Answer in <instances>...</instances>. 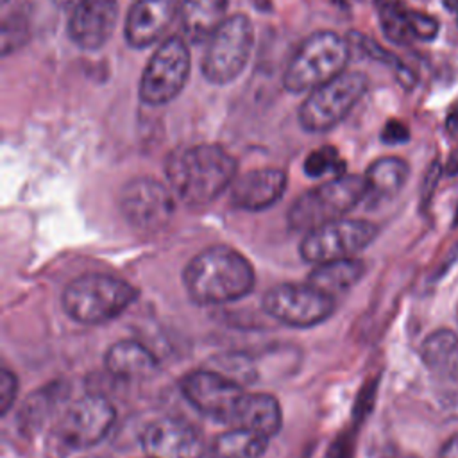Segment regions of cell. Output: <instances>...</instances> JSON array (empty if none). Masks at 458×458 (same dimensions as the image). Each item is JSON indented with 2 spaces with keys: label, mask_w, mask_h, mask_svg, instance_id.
I'll use <instances>...</instances> for the list:
<instances>
[{
  "label": "cell",
  "mask_w": 458,
  "mask_h": 458,
  "mask_svg": "<svg viewBox=\"0 0 458 458\" xmlns=\"http://www.w3.org/2000/svg\"><path fill=\"white\" fill-rule=\"evenodd\" d=\"M229 0H182L179 5L186 41L206 43L227 18Z\"/></svg>",
  "instance_id": "ffe728a7"
},
{
  "label": "cell",
  "mask_w": 458,
  "mask_h": 458,
  "mask_svg": "<svg viewBox=\"0 0 458 458\" xmlns=\"http://www.w3.org/2000/svg\"><path fill=\"white\" fill-rule=\"evenodd\" d=\"M145 458H148V456H145Z\"/></svg>",
  "instance_id": "8d00e7d4"
},
{
  "label": "cell",
  "mask_w": 458,
  "mask_h": 458,
  "mask_svg": "<svg viewBox=\"0 0 458 458\" xmlns=\"http://www.w3.org/2000/svg\"><path fill=\"white\" fill-rule=\"evenodd\" d=\"M116 411L113 404L97 394L75 399L64 408L50 431L55 451H79L97 445L111 431Z\"/></svg>",
  "instance_id": "ba28073f"
},
{
  "label": "cell",
  "mask_w": 458,
  "mask_h": 458,
  "mask_svg": "<svg viewBox=\"0 0 458 458\" xmlns=\"http://www.w3.org/2000/svg\"><path fill=\"white\" fill-rule=\"evenodd\" d=\"M141 447L148 458H200L204 451L199 429L175 417L150 422L143 429Z\"/></svg>",
  "instance_id": "5bb4252c"
},
{
  "label": "cell",
  "mask_w": 458,
  "mask_h": 458,
  "mask_svg": "<svg viewBox=\"0 0 458 458\" xmlns=\"http://www.w3.org/2000/svg\"><path fill=\"white\" fill-rule=\"evenodd\" d=\"M179 5L177 0H136L125 16L127 45L138 50L154 45L179 14Z\"/></svg>",
  "instance_id": "2e32d148"
},
{
  "label": "cell",
  "mask_w": 458,
  "mask_h": 458,
  "mask_svg": "<svg viewBox=\"0 0 458 458\" xmlns=\"http://www.w3.org/2000/svg\"><path fill=\"white\" fill-rule=\"evenodd\" d=\"M445 5L456 14V21H458V0H445Z\"/></svg>",
  "instance_id": "e575fe53"
},
{
  "label": "cell",
  "mask_w": 458,
  "mask_h": 458,
  "mask_svg": "<svg viewBox=\"0 0 458 458\" xmlns=\"http://www.w3.org/2000/svg\"><path fill=\"white\" fill-rule=\"evenodd\" d=\"M420 356L431 374L445 381H458V336L453 331H433L422 342Z\"/></svg>",
  "instance_id": "7402d4cb"
},
{
  "label": "cell",
  "mask_w": 458,
  "mask_h": 458,
  "mask_svg": "<svg viewBox=\"0 0 458 458\" xmlns=\"http://www.w3.org/2000/svg\"><path fill=\"white\" fill-rule=\"evenodd\" d=\"M29 38V21L20 13L5 14L2 23V54L7 55L21 47Z\"/></svg>",
  "instance_id": "f1b7e54d"
},
{
  "label": "cell",
  "mask_w": 458,
  "mask_h": 458,
  "mask_svg": "<svg viewBox=\"0 0 458 458\" xmlns=\"http://www.w3.org/2000/svg\"><path fill=\"white\" fill-rule=\"evenodd\" d=\"M367 199L365 175L344 174L308 190L297 197L288 211L292 229L310 231L327 222L340 220L358 202Z\"/></svg>",
  "instance_id": "5b68a950"
},
{
  "label": "cell",
  "mask_w": 458,
  "mask_h": 458,
  "mask_svg": "<svg viewBox=\"0 0 458 458\" xmlns=\"http://www.w3.org/2000/svg\"><path fill=\"white\" fill-rule=\"evenodd\" d=\"M377 234V227L367 220L340 218L306 231L299 245L302 259L313 265L354 258Z\"/></svg>",
  "instance_id": "8fae6325"
},
{
  "label": "cell",
  "mask_w": 458,
  "mask_h": 458,
  "mask_svg": "<svg viewBox=\"0 0 458 458\" xmlns=\"http://www.w3.org/2000/svg\"><path fill=\"white\" fill-rule=\"evenodd\" d=\"M447 127L451 132L458 134V106L449 113V118H447Z\"/></svg>",
  "instance_id": "d6a6232c"
},
{
  "label": "cell",
  "mask_w": 458,
  "mask_h": 458,
  "mask_svg": "<svg viewBox=\"0 0 458 458\" xmlns=\"http://www.w3.org/2000/svg\"><path fill=\"white\" fill-rule=\"evenodd\" d=\"M120 211L127 224L140 234L161 233L175 211L170 186L152 177H136L120 191Z\"/></svg>",
  "instance_id": "30bf717a"
},
{
  "label": "cell",
  "mask_w": 458,
  "mask_h": 458,
  "mask_svg": "<svg viewBox=\"0 0 458 458\" xmlns=\"http://www.w3.org/2000/svg\"><path fill=\"white\" fill-rule=\"evenodd\" d=\"M286 174L281 168H258L236 177L229 190L231 204L245 211H261L274 206L286 190Z\"/></svg>",
  "instance_id": "ac0fdd59"
},
{
  "label": "cell",
  "mask_w": 458,
  "mask_h": 458,
  "mask_svg": "<svg viewBox=\"0 0 458 458\" xmlns=\"http://www.w3.org/2000/svg\"><path fill=\"white\" fill-rule=\"evenodd\" d=\"M184 399L202 415L233 424L238 406L247 394L243 386L215 369H199L181 379Z\"/></svg>",
  "instance_id": "4fadbf2b"
},
{
  "label": "cell",
  "mask_w": 458,
  "mask_h": 458,
  "mask_svg": "<svg viewBox=\"0 0 458 458\" xmlns=\"http://www.w3.org/2000/svg\"><path fill=\"white\" fill-rule=\"evenodd\" d=\"M54 4H57V5H61V7H64V9H72L79 0H52Z\"/></svg>",
  "instance_id": "836d02e7"
},
{
  "label": "cell",
  "mask_w": 458,
  "mask_h": 458,
  "mask_svg": "<svg viewBox=\"0 0 458 458\" xmlns=\"http://www.w3.org/2000/svg\"><path fill=\"white\" fill-rule=\"evenodd\" d=\"M351 57V43L333 32L310 34L295 50L283 73V86L290 93L311 91L345 72Z\"/></svg>",
  "instance_id": "277c9868"
},
{
  "label": "cell",
  "mask_w": 458,
  "mask_h": 458,
  "mask_svg": "<svg viewBox=\"0 0 458 458\" xmlns=\"http://www.w3.org/2000/svg\"><path fill=\"white\" fill-rule=\"evenodd\" d=\"M136 299L132 284L122 277L89 272L70 281L61 304L70 318L79 324H104L123 313Z\"/></svg>",
  "instance_id": "3957f363"
},
{
  "label": "cell",
  "mask_w": 458,
  "mask_h": 458,
  "mask_svg": "<svg viewBox=\"0 0 458 458\" xmlns=\"http://www.w3.org/2000/svg\"><path fill=\"white\" fill-rule=\"evenodd\" d=\"M381 140L388 145H399L410 140V131L403 122L388 120L381 131Z\"/></svg>",
  "instance_id": "4dcf8cb0"
},
{
  "label": "cell",
  "mask_w": 458,
  "mask_h": 458,
  "mask_svg": "<svg viewBox=\"0 0 458 458\" xmlns=\"http://www.w3.org/2000/svg\"><path fill=\"white\" fill-rule=\"evenodd\" d=\"M377 18L386 39L397 45L431 41L438 34V20L404 5L401 0H377Z\"/></svg>",
  "instance_id": "e0dca14e"
},
{
  "label": "cell",
  "mask_w": 458,
  "mask_h": 458,
  "mask_svg": "<svg viewBox=\"0 0 458 458\" xmlns=\"http://www.w3.org/2000/svg\"><path fill=\"white\" fill-rule=\"evenodd\" d=\"M263 310L281 324L292 327H311L326 320L335 310V297L313 284L283 283L263 295Z\"/></svg>",
  "instance_id": "7c38bea8"
},
{
  "label": "cell",
  "mask_w": 458,
  "mask_h": 458,
  "mask_svg": "<svg viewBox=\"0 0 458 458\" xmlns=\"http://www.w3.org/2000/svg\"><path fill=\"white\" fill-rule=\"evenodd\" d=\"M215 370L222 372L224 376L240 383L242 386L256 381V377H258V369H256L254 361L243 354H227V356L220 358Z\"/></svg>",
  "instance_id": "83f0119b"
},
{
  "label": "cell",
  "mask_w": 458,
  "mask_h": 458,
  "mask_svg": "<svg viewBox=\"0 0 458 458\" xmlns=\"http://www.w3.org/2000/svg\"><path fill=\"white\" fill-rule=\"evenodd\" d=\"M4 2H7V0H4Z\"/></svg>",
  "instance_id": "d590c367"
},
{
  "label": "cell",
  "mask_w": 458,
  "mask_h": 458,
  "mask_svg": "<svg viewBox=\"0 0 458 458\" xmlns=\"http://www.w3.org/2000/svg\"><path fill=\"white\" fill-rule=\"evenodd\" d=\"M408 172V165L401 157L385 156L376 159L365 172L367 199L374 202L392 199L404 186Z\"/></svg>",
  "instance_id": "603a6c76"
},
{
  "label": "cell",
  "mask_w": 458,
  "mask_h": 458,
  "mask_svg": "<svg viewBox=\"0 0 458 458\" xmlns=\"http://www.w3.org/2000/svg\"><path fill=\"white\" fill-rule=\"evenodd\" d=\"M254 47V27L249 16L236 13L206 41L200 70L208 82L224 86L233 82L247 66Z\"/></svg>",
  "instance_id": "8992f818"
},
{
  "label": "cell",
  "mask_w": 458,
  "mask_h": 458,
  "mask_svg": "<svg viewBox=\"0 0 458 458\" xmlns=\"http://www.w3.org/2000/svg\"><path fill=\"white\" fill-rule=\"evenodd\" d=\"M250 261L238 250L215 245L195 254L182 270V283L197 304H225L245 297L254 288Z\"/></svg>",
  "instance_id": "7a4b0ae2"
},
{
  "label": "cell",
  "mask_w": 458,
  "mask_h": 458,
  "mask_svg": "<svg viewBox=\"0 0 458 458\" xmlns=\"http://www.w3.org/2000/svg\"><path fill=\"white\" fill-rule=\"evenodd\" d=\"M365 265L361 259H358L356 256L344 258L315 265V268L308 276V283L322 290L324 293L335 297L354 286L361 279Z\"/></svg>",
  "instance_id": "cb8c5ba5"
},
{
  "label": "cell",
  "mask_w": 458,
  "mask_h": 458,
  "mask_svg": "<svg viewBox=\"0 0 458 458\" xmlns=\"http://www.w3.org/2000/svg\"><path fill=\"white\" fill-rule=\"evenodd\" d=\"M369 79L361 72H342L311 89L299 107V123L308 132H326L336 127L367 93Z\"/></svg>",
  "instance_id": "52a82bcc"
},
{
  "label": "cell",
  "mask_w": 458,
  "mask_h": 458,
  "mask_svg": "<svg viewBox=\"0 0 458 458\" xmlns=\"http://www.w3.org/2000/svg\"><path fill=\"white\" fill-rule=\"evenodd\" d=\"M165 175L181 202L200 208L231 188L236 179V159L215 143L191 145L166 157Z\"/></svg>",
  "instance_id": "6da1fadb"
},
{
  "label": "cell",
  "mask_w": 458,
  "mask_h": 458,
  "mask_svg": "<svg viewBox=\"0 0 458 458\" xmlns=\"http://www.w3.org/2000/svg\"><path fill=\"white\" fill-rule=\"evenodd\" d=\"M440 458H458V433L453 435L442 447Z\"/></svg>",
  "instance_id": "1f68e13d"
},
{
  "label": "cell",
  "mask_w": 458,
  "mask_h": 458,
  "mask_svg": "<svg viewBox=\"0 0 458 458\" xmlns=\"http://www.w3.org/2000/svg\"><path fill=\"white\" fill-rule=\"evenodd\" d=\"M302 170L308 177H313V179H318L324 175L338 177V175H344L345 163L340 159V154L335 147L326 145V147L311 150L306 156V159L302 163Z\"/></svg>",
  "instance_id": "4316f807"
},
{
  "label": "cell",
  "mask_w": 458,
  "mask_h": 458,
  "mask_svg": "<svg viewBox=\"0 0 458 458\" xmlns=\"http://www.w3.org/2000/svg\"><path fill=\"white\" fill-rule=\"evenodd\" d=\"M190 48L186 38H166L147 61L140 79V100L159 107L172 102L186 86L190 77Z\"/></svg>",
  "instance_id": "9c48e42d"
},
{
  "label": "cell",
  "mask_w": 458,
  "mask_h": 458,
  "mask_svg": "<svg viewBox=\"0 0 458 458\" xmlns=\"http://www.w3.org/2000/svg\"><path fill=\"white\" fill-rule=\"evenodd\" d=\"M63 399H64V390L59 383L48 385L47 388L34 392L21 406V411H20L21 426L29 431L38 428L41 422H45L52 415V411L55 410V406L61 404Z\"/></svg>",
  "instance_id": "484cf974"
},
{
  "label": "cell",
  "mask_w": 458,
  "mask_h": 458,
  "mask_svg": "<svg viewBox=\"0 0 458 458\" xmlns=\"http://www.w3.org/2000/svg\"><path fill=\"white\" fill-rule=\"evenodd\" d=\"M283 424V411L279 401L270 394H245L233 426L247 428L272 438Z\"/></svg>",
  "instance_id": "44dd1931"
},
{
  "label": "cell",
  "mask_w": 458,
  "mask_h": 458,
  "mask_svg": "<svg viewBox=\"0 0 458 458\" xmlns=\"http://www.w3.org/2000/svg\"><path fill=\"white\" fill-rule=\"evenodd\" d=\"M116 20V0H79L70 9L68 34L79 48L93 52L109 41Z\"/></svg>",
  "instance_id": "9a60e30c"
},
{
  "label": "cell",
  "mask_w": 458,
  "mask_h": 458,
  "mask_svg": "<svg viewBox=\"0 0 458 458\" xmlns=\"http://www.w3.org/2000/svg\"><path fill=\"white\" fill-rule=\"evenodd\" d=\"M18 394V379L9 369H2L0 372V411L5 415Z\"/></svg>",
  "instance_id": "f546056e"
},
{
  "label": "cell",
  "mask_w": 458,
  "mask_h": 458,
  "mask_svg": "<svg viewBox=\"0 0 458 458\" xmlns=\"http://www.w3.org/2000/svg\"><path fill=\"white\" fill-rule=\"evenodd\" d=\"M268 437L247 428L234 426L220 433L211 447L209 458H261L268 445Z\"/></svg>",
  "instance_id": "d4e9b609"
},
{
  "label": "cell",
  "mask_w": 458,
  "mask_h": 458,
  "mask_svg": "<svg viewBox=\"0 0 458 458\" xmlns=\"http://www.w3.org/2000/svg\"><path fill=\"white\" fill-rule=\"evenodd\" d=\"M106 369L118 379H147L156 374V356L136 340H120L113 344L106 356Z\"/></svg>",
  "instance_id": "d6986e66"
}]
</instances>
